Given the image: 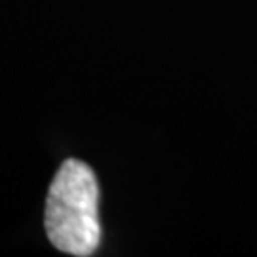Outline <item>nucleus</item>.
Listing matches in <instances>:
<instances>
[{
	"label": "nucleus",
	"instance_id": "f257e3e1",
	"mask_svg": "<svg viewBox=\"0 0 257 257\" xmlns=\"http://www.w3.org/2000/svg\"><path fill=\"white\" fill-rule=\"evenodd\" d=\"M44 227L63 253L88 257L99 248V185L88 164L69 158L57 170L46 198Z\"/></svg>",
	"mask_w": 257,
	"mask_h": 257
}]
</instances>
